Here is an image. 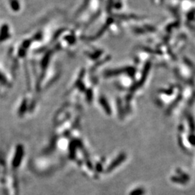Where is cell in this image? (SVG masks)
Listing matches in <instances>:
<instances>
[{
	"mask_svg": "<svg viewBox=\"0 0 195 195\" xmlns=\"http://www.w3.org/2000/svg\"><path fill=\"white\" fill-rule=\"evenodd\" d=\"M22 156H23V149H22L21 147H18V148H17V153H16L15 155V158L13 162V164L15 165V166H17L20 164V162L22 158Z\"/></svg>",
	"mask_w": 195,
	"mask_h": 195,
	"instance_id": "cell-1",
	"label": "cell"
},
{
	"mask_svg": "<svg viewBox=\"0 0 195 195\" xmlns=\"http://www.w3.org/2000/svg\"><path fill=\"white\" fill-rule=\"evenodd\" d=\"M188 121H189V127L190 129H191V131L192 132H195V123L193 118L191 117V116H189L188 117Z\"/></svg>",
	"mask_w": 195,
	"mask_h": 195,
	"instance_id": "cell-2",
	"label": "cell"
},
{
	"mask_svg": "<svg viewBox=\"0 0 195 195\" xmlns=\"http://www.w3.org/2000/svg\"><path fill=\"white\" fill-rule=\"evenodd\" d=\"M177 173H178V174H179L181 178L182 179L186 181V182L189 180V176L187 175V174H186L185 173H184L181 170H180V169H178V170H177Z\"/></svg>",
	"mask_w": 195,
	"mask_h": 195,
	"instance_id": "cell-3",
	"label": "cell"
},
{
	"mask_svg": "<svg viewBox=\"0 0 195 195\" xmlns=\"http://www.w3.org/2000/svg\"><path fill=\"white\" fill-rule=\"evenodd\" d=\"M171 180L173 182H175V183H177V184H184L186 183V181L182 179L181 177H178V176L172 177Z\"/></svg>",
	"mask_w": 195,
	"mask_h": 195,
	"instance_id": "cell-4",
	"label": "cell"
},
{
	"mask_svg": "<svg viewBox=\"0 0 195 195\" xmlns=\"http://www.w3.org/2000/svg\"><path fill=\"white\" fill-rule=\"evenodd\" d=\"M144 193H145V191H144L143 189H138L135 190V191H133L131 195H143Z\"/></svg>",
	"mask_w": 195,
	"mask_h": 195,
	"instance_id": "cell-5",
	"label": "cell"
},
{
	"mask_svg": "<svg viewBox=\"0 0 195 195\" xmlns=\"http://www.w3.org/2000/svg\"><path fill=\"white\" fill-rule=\"evenodd\" d=\"M189 142L192 145H195V135H191L189 137Z\"/></svg>",
	"mask_w": 195,
	"mask_h": 195,
	"instance_id": "cell-6",
	"label": "cell"
}]
</instances>
